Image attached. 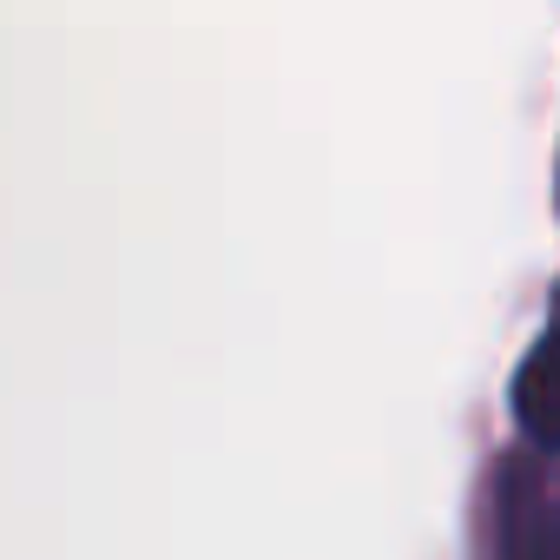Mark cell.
Segmentation results:
<instances>
[{
  "instance_id": "6da1fadb",
  "label": "cell",
  "mask_w": 560,
  "mask_h": 560,
  "mask_svg": "<svg viewBox=\"0 0 560 560\" xmlns=\"http://www.w3.org/2000/svg\"><path fill=\"white\" fill-rule=\"evenodd\" d=\"M514 416L540 448H560V317L553 330L527 350L521 376H514Z\"/></svg>"
},
{
  "instance_id": "7a4b0ae2",
  "label": "cell",
  "mask_w": 560,
  "mask_h": 560,
  "mask_svg": "<svg viewBox=\"0 0 560 560\" xmlns=\"http://www.w3.org/2000/svg\"><path fill=\"white\" fill-rule=\"evenodd\" d=\"M508 560H560V508H514Z\"/></svg>"
},
{
  "instance_id": "3957f363",
  "label": "cell",
  "mask_w": 560,
  "mask_h": 560,
  "mask_svg": "<svg viewBox=\"0 0 560 560\" xmlns=\"http://www.w3.org/2000/svg\"><path fill=\"white\" fill-rule=\"evenodd\" d=\"M553 317H560V298H553Z\"/></svg>"
}]
</instances>
